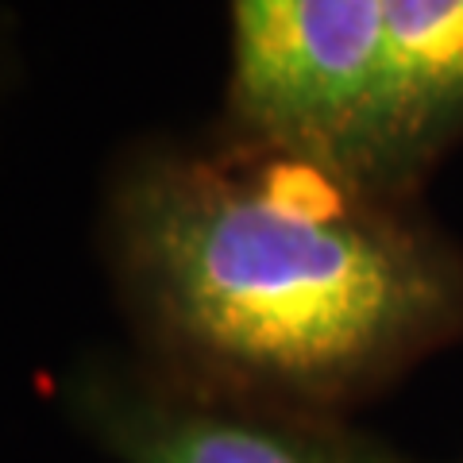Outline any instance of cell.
<instances>
[{
    "label": "cell",
    "mask_w": 463,
    "mask_h": 463,
    "mask_svg": "<svg viewBox=\"0 0 463 463\" xmlns=\"http://www.w3.org/2000/svg\"><path fill=\"white\" fill-rule=\"evenodd\" d=\"M386 81L374 190L413 201L463 143V0H383Z\"/></svg>",
    "instance_id": "cell-4"
},
{
    "label": "cell",
    "mask_w": 463,
    "mask_h": 463,
    "mask_svg": "<svg viewBox=\"0 0 463 463\" xmlns=\"http://www.w3.org/2000/svg\"><path fill=\"white\" fill-rule=\"evenodd\" d=\"M66 402L116 463H410L347 417L209 394L143 359L81 367Z\"/></svg>",
    "instance_id": "cell-3"
},
{
    "label": "cell",
    "mask_w": 463,
    "mask_h": 463,
    "mask_svg": "<svg viewBox=\"0 0 463 463\" xmlns=\"http://www.w3.org/2000/svg\"><path fill=\"white\" fill-rule=\"evenodd\" d=\"M383 81V0H232L224 132L336 166L374 190Z\"/></svg>",
    "instance_id": "cell-2"
},
{
    "label": "cell",
    "mask_w": 463,
    "mask_h": 463,
    "mask_svg": "<svg viewBox=\"0 0 463 463\" xmlns=\"http://www.w3.org/2000/svg\"><path fill=\"white\" fill-rule=\"evenodd\" d=\"M109 251L143 364L209 394L347 417L463 336V248L413 201L232 132L116 174Z\"/></svg>",
    "instance_id": "cell-1"
}]
</instances>
